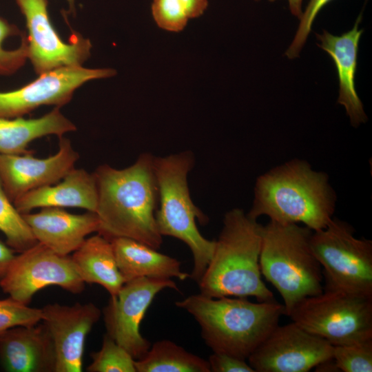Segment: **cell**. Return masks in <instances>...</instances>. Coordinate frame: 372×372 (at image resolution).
Returning <instances> with one entry per match:
<instances>
[{"label": "cell", "mask_w": 372, "mask_h": 372, "mask_svg": "<svg viewBox=\"0 0 372 372\" xmlns=\"http://www.w3.org/2000/svg\"><path fill=\"white\" fill-rule=\"evenodd\" d=\"M154 161V156L143 153L128 167L103 164L95 170L99 234L109 240L125 237L160 248L163 236L156 222L158 193Z\"/></svg>", "instance_id": "6da1fadb"}, {"label": "cell", "mask_w": 372, "mask_h": 372, "mask_svg": "<svg viewBox=\"0 0 372 372\" xmlns=\"http://www.w3.org/2000/svg\"><path fill=\"white\" fill-rule=\"evenodd\" d=\"M336 194L328 175L301 159H293L258 176L247 215L257 220L303 224L312 231L327 226L335 209Z\"/></svg>", "instance_id": "7a4b0ae2"}, {"label": "cell", "mask_w": 372, "mask_h": 372, "mask_svg": "<svg viewBox=\"0 0 372 372\" xmlns=\"http://www.w3.org/2000/svg\"><path fill=\"white\" fill-rule=\"evenodd\" d=\"M198 323L201 336L213 353L247 360L285 315L284 305L247 298L189 296L175 302Z\"/></svg>", "instance_id": "3957f363"}, {"label": "cell", "mask_w": 372, "mask_h": 372, "mask_svg": "<svg viewBox=\"0 0 372 372\" xmlns=\"http://www.w3.org/2000/svg\"><path fill=\"white\" fill-rule=\"evenodd\" d=\"M262 226L244 210L227 211L212 257L198 283L201 294L210 298L254 297L274 300L261 278L259 258Z\"/></svg>", "instance_id": "277c9868"}, {"label": "cell", "mask_w": 372, "mask_h": 372, "mask_svg": "<svg viewBox=\"0 0 372 372\" xmlns=\"http://www.w3.org/2000/svg\"><path fill=\"white\" fill-rule=\"evenodd\" d=\"M311 229L269 221L262 226L261 275L278 291L288 316L305 298L322 293V267L311 247Z\"/></svg>", "instance_id": "5b68a950"}, {"label": "cell", "mask_w": 372, "mask_h": 372, "mask_svg": "<svg viewBox=\"0 0 372 372\" xmlns=\"http://www.w3.org/2000/svg\"><path fill=\"white\" fill-rule=\"evenodd\" d=\"M194 164L191 152L164 157H154V170L158 201L156 222L162 236H172L185 243L193 256L194 266L189 277L199 282L214 253L215 240L205 238L199 231L208 218L196 207L189 194L187 176Z\"/></svg>", "instance_id": "8992f818"}, {"label": "cell", "mask_w": 372, "mask_h": 372, "mask_svg": "<svg viewBox=\"0 0 372 372\" xmlns=\"http://www.w3.org/2000/svg\"><path fill=\"white\" fill-rule=\"evenodd\" d=\"M289 316L333 346L372 340V297L324 289L301 300Z\"/></svg>", "instance_id": "52a82bcc"}, {"label": "cell", "mask_w": 372, "mask_h": 372, "mask_svg": "<svg viewBox=\"0 0 372 372\" xmlns=\"http://www.w3.org/2000/svg\"><path fill=\"white\" fill-rule=\"evenodd\" d=\"M354 233L347 222L332 218L326 227L313 231L311 249L322 267L325 289L372 297V242Z\"/></svg>", "instance_id": "ba28073f"}, {"label": "cell", "mask_w": 372, "mask_h": 372, "mask_svg": "<svg viewBox=\"0 0 372 372\" xmlns=\"http://www.w3.org/2000/svg\"><path fill=\"white\" fill-rule=\"evenodd\" d=\"M51 285L72 293L85 288L71 257L59 255L39 242L16 256L0 281L5 293L27 305L37 291Z\"/></svg>", "instance_id": "9c48e42d"}, {"label": "cell", "mask_w": 372, "mask_h": 372, "mask_svg": "<svg viewBox=\"0 0 372 372\" xmlns=\"http://www.w3.org/2000/svg\"><path fill=\"white\" fill-rule=\"evenodd\" d=\"M165 289L178 290L171 278L132 279L125 282L104 309L107 334L134 360L143 358L151 347L140 333V325L155 296Z\"/></svg>", "instance_id": "30bf717a"}, {"label": "cell", "mask_w": 372, "mask_h": 372, "mask_svg": "<svg viewBox=\"0 0 372 372\" xmlns=\"http://www.w3.org/2000/svg\"><path fill=\"white\" fill-rule=\"evenodd\" d=\"M15 2L25 20L28 59L38 75L58 68L81 66L90 56L92 43L88 39L76 33L69 42L61 38L51 23L48 0Z\"/></svg>", "instance_id": "8fae6325"}, {"label": "cell", "mask_w": 372, "mask_h": 372, "mask_svg": "<svg viewBox=\"0 0 372 372\" xmlns=\"http://www.w3.org/2000/svg\"><path fill=\"white\" fill-rule=\"evenodd\" d=\"M333 347L292 321L278 324L247 360L255 372H308L331 358Z\"/></svg>", "instance_id": "7c38bea8"}, {"label": "cell", "mask_w": 372, "mask_h": 372, "mask_svg": "<svg viewBox=\"0 0 372 372\" xmlns=\"http://www.w3.org/2000/svg\"><path fill=\"white\" fill-rule=\"evenodd\" d=\"M116 74L112 68L72 66L39 75L19 89L0 92V118L22 116L41 105L61 107L70 101L76 89L90 81Z\"/></svg>", "instance_id": "4fadbf2b"}, {"label": "cell", "mask_w": 372, "mask_h": 372, "mask_svg": "<svg viewBox=\"0 0 372 372\" xmlns=\"http://www.w3.org/2000/svg\"><path fill=\"white\" fill-rule=\"evenodd\" d=\"M79 155L69 139L59 138V150L45 158L24 154H0V180L14 203L26 193L59 183L73 168Z\"/></svg>", "instance_id": "5bb4252c"}, {"label": "cell", "mask_w": 372, "mask_h": 372, "mask_svg": "<svg viewBox=\"0 0 372 372\" xmlns=\"http://www.w3.org/2000/svg\"><path fill=\"white\" fill-rule=\"evenodd\" d=\"M41 309V321L54 344L55 372L82 371L86 338L99 320L101 310L92 302L72 306L48 304Z\"/></svg>", "instance_id": "9a60e30c"}, {"label": "cell", "mask_w": 372, "mask_h": 372, "mask_svg": "<svg viewBox=\"0 0 372 372\" xmlns=\"http://www.w3.org/2000/svg\"><path fill=\"white\" fill-rule=\"evenodd\" d=\"M22 215L37 242L61 256L75 251L87 235L99 229L98 216L92 211L74 214L61 207H50Z\"/></svg>", "instance_id": "2e32d148"}, {"label": "cell", "mask_w": 372, "mask_h": 372, "mask_svg": "<svg viewBox=\"0 0 372 372\" xmlns=\"http://www.w3.org/2000/svg\"><path fill=\"white\" fill-rule=\"evenodd\" d=\"M0 362L8 372H55L54 344L45 324L18 326L0 333Z\"/></svg>", "instance_id": "e0dca14e"}, {"label": "cell", "mask_w": 372, "mask_h": 372, "mask_svg": "<svg viewBox=\"0 0 372 372\" xmlns=\"http://www.w3.org/2000/svg\"><path fill=\"white\" fill-rule=\"evenodd\" d=\"M360 14L354 27L340 36H335L326 30L316 34L320 42L319 47L332 58L339 79L338 103L344 106L352 126L358 127L367 121L363 105L355 87V74L360 39L363 32L359 30Z\"/></svg>", "instance_id": "ac0fdd59"}, {"label": "cell", "mask_w": 372, "mask_h": 372, "mask_svg": "<svg viewBox=\"0 0 372 372\" xmlns=\"http://www.w3.org/2000/svg\"><path fill=\"white\" fill-rule=\"evenodd\" d=\"M61 180L26 193L14 205L21 214L50 207H78L96 212L98 189L94 173L73 168Z\"/></svg>", "instance_id": "d6986e66"}, {"label": "cell", "mask_w": 372, "mask_h": 372, "mask_svg": "<svg viewBox=\"0 0 372 372\" xmlns=\"http://www.w3.org/2000/svg\"><path fill=\"white\" fill-rule=\"evenodd\" d=\"M111 242L118 269L125 282L140 277L185 280L189 274L181 270L180 262L136 240L116 237Z\"/></svg>", "instance_id": "ffe728a7"}, {"label": "cell", "mask_w": 372, "mask_h": 372, "mask_svg": "<svg viewBox=\"0 0 372 372\" xmlns=\"http://www.w3.org/2000/svg\"><path fill=\"white\" fill-rule=\"evenodd\" d=\"M76 130L75 125L61 113L59 107L36 118H0V154L33 153L28 145L34 140L49 135L60 138Z\"/></svg>", "instance_id": "44dd1931"}, {"label": "cell", "mask_w": 372, "mask_h": 372, "mask_svg": "<svg viewBox=\"0 0 372 372\" xmlns=\"http://www.w3.org/2000/svg\"><path fill=\"white\" fill-rule=\"evenodd\" d=\"M71 259L85 283L98 284L115 297L125 280L121 273L111 242L101 234L86 238Z\"/></svg>", "instance_id": "7402d4cb"}, {"label": "cell", "mask_w": 372, "mask_h": 372, "mask_svg": "<svg viewBox=\"0 0 372 372\" xmlns=\"http://www.w3.org/2000/svg\"><path fill=\"white\" fill-rule=\"evenodd\" d=\"M134 365L136 372H211L207 360L167 340L156 341Z\"/></svg>", "instance_id": "603a6c76"}, {"label": "cell", "mask_w": 372, "mask_h": 372, "mask_svg": "<svg viewBox=\"0 0 372 372\" xmlns=\"http://www.w3.org/2000/svg\"><path fill=\"white\" fill-rule=\"evenodd\" d=\"M0 231L7 244L22 252L37 243L29 225L6 194L0 180Z\"/></svg>", "instance_id": "cb8c5ba5"}, {"label": "cell", "mask_w": 372, "mask_h": 372, "mask_svg": "<svg viewBox=\"0 0 372 372\" xmlns=\"http://www.w3.org/2000/svg\"><path fill=\"white\" fill-rule=\"evenodd\" d=\"M28 59L25 34L0 17V76L14 74Z\"/></svg>", "instance_id": "d4e9b609"}, {"label": "cell", "mask_w": 372, "mask_h": 372, "mask_svg": "<svg viewBox=\"0 0 372 372\" xmlns=\"http://www.w3.org/2000/svg\"><path fill=\"white\" fill-rule=\"evenodd\" d=\"M90 372H136L133 357L108 334L103 338L101 348L91 355Z\"/></svg>", "instance_id": "484cf974"}, {"label": "cell", "mask_w": 372, "mask_h": 372, "mask_svg": "<svg viewBox=\"0 0 372 372\" xmlns=\"http://www.w3.org/2000/svg\"><path fill=\"white\" fill-rule=\"evenodd\" d=\"M332 357L340 371L371 372L372 340L333 346Z\"/></svg>", "instance_id": "4316f807"}, {"label": "cell", "mask_w": 372, "mask_h": 372, "mask_svg": "<svg viewBox=\"0 0 372 372\" xmlns=\"http://www.w3.org/2000/svg\"><path fill=\"white\" fill-rule=\"evenodd\" d=\"M151 11L156 25L167 32L183 31L190 19L180 0H153Z\"/></svg>", "instance_id": "83f0119b"}, {"label": "cell", "mask_w": 372, "mask_h": 372, "mask_svg": "<svg viewBox=\"0 0 372 372\" xmlns=\"http://www.w3.org/2000/svg\"><path fill=\"white\" fill-rule=\"evenodd\" d=\"M41 309L32 308L10 297L0 300V333L18 326H28L42 320Z\"/></svg>", "instance_id": "f1b7e54d"}, {"label": "cell", "mask_w": 372, "mask_h": 372, "mask_svg": "<svg viewBox=\"0 0 372 372\" xmlns=\"http://www.w3.org/2000/svg\"><path fill=\"white\" fill-rule=\"evenodd\" d=\"M331 0H309L305 10L302 11L300 23L293 41L285 54L289 59L298 56L311 32L313 22L324 6Z\"/></svg>", "instance_id": "f546056e"}, {"label": "cell", "mask_w": 372, "mask_h": 372, "mask_svg": "<svg viewBox=\"0 0 372 372\" xmlns=\"http://www.w3.org/2000/svg\"><path fill=\"white\" fill-rule=\"evenodd\" d=\"M211 372H255L246 360L213 353L208 359Z\"/></svg>", "instance_id": "4dcf8cb0"}, {"label": "cell", "mask_w": 372, "mask_h": 372, "mask_svg": "<svg viewBox=\"0 0 372 372\" xmlns=\"http://www.w3.org/2000/svg\"><path fill=\"white\" fill-rule=\"evenodd\" d=\"M14 250L0 240V281L7 273L16 255Z\"/></svg>", "instance_id": "1f68e13d"}, {"label": "cell", "mask_w": 372, "mask_h": 372, "mask_svg": "<svg viewBox=\"0 0 372 372\" xmlns=\"http://www.w3.org/2000/svg\"><path fill=\"white\" fill-rule=\"evenodd\" d=\"M190 19L203 15L208 6V0H180Z\"/></svg>", "instance_id": "d6a6232c"}, {"label": "cell", "mask_w": 372, "mask_h": 372, "mask_svg": "<svg viewBox=\"0 0 372 372\" xmlns=\"http://www.w3.org/2000/svg\"><path fill=\"white\" fill-rule=\"evenodd\" d=\"M315 369H316V371H323V372L340 371L333 357L329 360H327L320 363L315 367Z\"/></svg>", "instance_id": "836d02e7"}, {"label": "cell", "mask_w": 372, "mask_h": 372, "mask_svg": "<svg viewBox=\"0 0 372 372\" xmlns=\"http://www.w3.org/2000/svg\"><path fill=\"white\" fill-rule=\"evenodd\" d=\"M302 1L303 0H288L289 8L291 14L298 17L299 19L302 14Z\"/></svg>", "instance_id": "e575fe53"}, {"label": "cell", "mask_w": 372, "mask_h": 372, "mask_svg": "<svg viewBox=\"0 0 372 372\" xmlns=\"http://www.w3.org/2000/svg\"><path fill=\"white\" fill-rule=\"evenodd\" d=\"M75 1L76 0H67V1L68 2V4L70 6V8L71 10H74V8H75Z\"/></svg>", "instance_id": "d590c367"}, {"label": "cell", "mask_w": 372, "mask_h": 372, "mask_svg": "<svg viewBox=\"0 0 372 372\" xmlns=\"http://www.w3.org/2000/svg\"><path fill=\"white\" fill-rule=\"evenodd\" d=\"M255 1H260V0H255ZM269 1H271V2H273L275 1L276 0H268Z\"/></svg>", "instance_id": "8d00e7d4"}]
</instances>
